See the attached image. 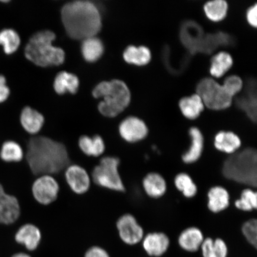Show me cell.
Here are the masks:
<instances>
[{"label": "cell", "mask_w": 257, "mask_h": 257, "mask_svg": "<svg viewBox=\"0 0 257 257\" xmlns=\"http://www.w3.org/2000/svg\"><path fill=\"white\" fill-rule=\"evenodd\" d=\"M21 40L19 34L14 29L3 28L0 30V46L6 55H12L18 51Z\"/></svg>", "instance_id": "27"}, {"label": "cell", "mask_w": 257, "mask_h": 257, "mask_svg": "<svg viewBox=\"0 0 257 257\" xmlns=\"http://www.w3.org/2000/svg\"><path fill=\"white\" fill-rule=\"evenodd\" d=\"M246 19L248 24L256 28L257 26V6L255 5L250 7L246 13Z\"/></svg>", "instance_id": "38"}, {"label": "cell", "mask_w": 257, "mask_h": 257, "mask_svg": "<svg viewBox=\"0 0 257 257\" xmlns=\"http://www.w3.org/2000/svg\"><path fill=\"white\" fill-rule=\"evenodd\" d=\"M96 98H103L99 102L98 110L107 117H114L123 112L131 101V92L126 83L120 80H112L99 83L93 90Z\"/></svg>", "instance_id": "5"}, {"label": "cell", "mask_w": 257, "mask_h": 257, "mask_svg": "<svg viewBox=\"0 0 257 257\" xmlns=\"http://www.w3.org/2000/svg\"><path fill=\"white\" fill-rule=\"evenodd\" d=\"M120 163L119 159L116 157H103L93 170V181L102 188L117 192H124V185L118 172Z\"/></svg>", "instance_id": "6"}, {"label": "cell", "mask_w": 257, "mask_h": 257, "mask_svg": "<svg viewBox=\"0 0 257 257\" xmlns=\"http://www.w3.org/2000/svg\"><path fill=\"white\" fill-rule=\"evenodd\" d=\"M196 90L204 106L211 110H224L229 108L232 103V96L226 91L222 85L213 78L201 79L198 82Z\"/></svg>", "instance_id": "7"}, {"label": "cell", "mask_w": 257, "mask_h": 257, "mask_svg": "<svg viewBox=\"0 0 257 257\" xmlns=\"http://www.w3.org/2000/svg\"><path fill=\"white\" fill-rule=\"evenodd\" d=\"M20 121L22 126L28 133L34 135L41 130L44 118L40 112L30 107H26L21 112Z\"/></svg>", "instance_id": "21"}, {"label": "cell", "mask_w": 257, "mask_h": 257, "mask_svg": "<svg viewBox=\"0 0 257 257\" xmlns=\"http://www.w3.org/2000/svg\"><path fill=\"white\" fill-rule=\"evenodd\" d=\"M26 159L31 172L35 175L57 174L70 164L66 146L44 136L32 138L29 141Z\"/></svg>", "instance_id": "1"}, {"label": "cell", "mask_w": 257, "mask_h": 257, "mask_svg": "<svg viewBox=\"0 0 257 257\" xmlns=\"http://www.w3.org/2000/svg\"><path fill=\"white\" fill-rule=\"evenodd\" d=\"M79 85V80L76 75L66 72H60L54 80V88L59 94L66 92L75 94Z\"/></svg>", "instance_id": "25"}, {"label": "cell", "mask_w": 257, "mask_h": 257, "mask_svg": "<svg viewBox=\"0 0 257 257\" xmlns=\"http://www.w3.org/2000/svg\"><path fill=\"white\" fill-rule=\"evenodd\" d=\"M189 135L191 138V146L187 152L183 154L182 159L186 164H192L201 158L203 153L204 138L201 131L196 127L189 128Z\"/></svg>", "instance_id": "16"}, {"label": "cell", "mask_w": 257, "mask_h": 257, "mask_svg": "<svg viewBox=\"0 0 257 257\" xmlns=\"http://www.w3.org/2000/svg\"><path fill=\"white\" fill-rule=\"evenodd\" d=\"M241 144L240 138L232 132L220 131L214 137L215 148L219 152L229 155L239 151Z\"/></svg>", "instance_id": "18"}, {"label": "cell", "mask_w": 257, "mask_h": 257, "mask_svg": "<svg viewBox=\"0 0 257 257\" xmlns=\"http://www.w3.org/2000/svg\"><path fill=\"white\" fill-rule=\"evenodd\" d=\"M177 189L182 193L186 198H191L197 194L198 189L190 176L185 173L177 175L175 178Z\"/></svg>", "instance_id": "32"}, {"label": "cell", "mask_w": 257, "mask_h": 257, "mask_svg": "<svg viewBox=\"0 0 257 257\" xmlns=\"http://www.w3.org/2000/svg\"><path fill=\"white\" fill-rule=\"evenodd\" d=\"M233 64L232 57L227 52L221 51L216 54L211 61L210 72L214 78H219L229 71Z\"/></svg>", "instance_id": "28"}, {"label": "cell", "mask_w": 257, "mask_h": 257, "mask_svg": "<svg viewBox=\"0 0 257 257\" xmlns=\"http://www.w3.org/2000/svg\"><path fill=\"white\" fill-rule=\"evenodd\" d=\"M223 87L226 91L233 98L242 91L243 88V82L240 77L232 75L225 79L223 83Z\"/></svg>", "instance_id": "35"}, {"label": "cell", "mask_w": 257, "mask_h": 257, "mask_svg": "<svg viewBox=\"0 0 257 257\" xmlns=\"http://www.w3.org/2000/svg\"><path fill=\"white\" fill-rule=\"evenodd\" d=\"M205 14L208 19L213 22L223 20L227 15L228 5L224 0H213L204 5Z\"/></svg>", "instance_id": "31"}, {"label": "cell", "mask_w": 257, "mask_h": 257, "mask_svg": "<svg viewBox=\"0 0 257 257\" xmlns=\"http://www.w3.org/2000/svg\"><path fill=\"white\" fill-rule=\"evenodd\" d=\"M244 237L250 245L256 248L257 246V221L255 218L244 223L242 227Z\"/></svg>", "instance_id": "34"}, {"label": "cell", "mask_w": 257, "mask_h": 257, "mask_svg": "<svg viewBox=\"0 0 257 257\" xmlns=\"http://www.w3.org/2000/svg\"><path fill=\"white\" fill-rule=\"evenodd\" d=\"M200 249L203 257H227L228 255L226 243L220 238L204 239Z\"/></svg>", "instance_id": "29"}, {"label": "cell", "mask_w": 257, "mask_h": 257, "mask_svg": "<svg viewBox=\"0 0 257 257\" xmlns=\"http://www.w3.org/2000/svg\"><path fill=\"white\" fill-rule=\"evenodd\" d=\"M117 229L120 239L128 245H135L143 240L144 229L133 215L126 214L118 218Z\"/></svg>", "instance_id": "9"}, {"label": "cell", "mask_w": 257, "mask_h": 257, "mask_svg": "<svg viewBox=\"0 0 257 257\" xmlns=\"http://www.w3.org/2000/svg\"><path fill=\"white\" fill-rule=\"evenodd\" d=\"M0 2H1L2 3H8L10 2L9 1V0H1V1H0Z\"/></svg>", "instance_id": "40"}, {"label": "cell", "mask_w": 257, "mask_h": 257, "mask_svg": "<svg viewBox=\"0 0 257 257\" xmlns=\"http://www.w3.org/2000/svg\"><path fill=\"white\" fill-rule=\"evenodd\" d=\"M203 233L196 227H190L182 231L178 237L181 248L189 252H195L201 248L204 240Z\"/></svg>", "instance_id": "17"}, {"label": "cell", "mask_w": 257, "mask_h": 257, "mask_svg": "<svg viewBox=\"0 0 257 257\" xmlns=\"http://www.w3.org/2000/svg\"><path fill=\"white\" fill-rule=\"evenodd\" d=\"M143 185L147 195L153 198L163 197L167 191V183L159 173L152 172L147 175L143 179Z\"/></svg>", "instance_id": "20"}, {"label": "cell", "mask_w": 257, "mask_h": 257, "mask_svg": "<svg viewBox=\"0 0 257 257\" xmlns=\"http://www.w3.org/2000/svg\"><path fill=\"white\" fill-rule=\"evenodd\" d=\"M179 105L182 114L189 120L196 119L204 110L203 102L197 94L182 98Z\"/></svg>", "instance_id": "22"}, {"label": "cell", "mask_w": 257, "mask_h": 257, "mask_svg": "<svg viewBox=\"0 0 257 257\" xmlns=\"http://www.w3.org/2000/svg\"><path fill=\"white\" fill-rule=\"evenodd\" d=\"M24 157V152L21 145L15 141H6L0 149V159L6 163H18Z\"/></svg>", "instance_id": "30"}, {"label": "cell", "mask_w": 257, "mask_h": 257, "mask_svg": "<svg viewBox=\"0 0 257 257\" xmlns=\"http://www.w3.org/2000/svg\"><path fill=\"white\" fill-rule=\"evenodd\" d=\"M11 95V89L9 87L7 79L3 74H0V104L4 103Z\"/></svg>", "instance_id": "36"}, {"label": "cell", "mask_w": 257, "mask_h": 257, "mask_svg": "<svg viewBox=\"0 0 257 257\" xmlns=\"http://www.w3.org/2000/svg\"><path fill=\"white\" fill-rule=\"evenodd\" d=\"M222 173L230 181L256 188L257 185V152L253 148H246L231 154L224 161Z\"/></svg>", "instance_id": "3"}, {"label": "cell", "mask_w": 257, "mask_h": 257, "mask_svg": "<svg viewBox=\"0 0 257 257\" xmlns=\"http://www.w3.org/2000/svg\"><path fill=\"white\" fill-rule=\"evenodd\" d=\"M245 92L242 96L237 98L236 104L245 112L249 119L256 121V83L250 80L246 83Z\"/></svg>", "instance_id": "15"}, {"label": "cell", "mask_w": 257, "mask_h": 257, "mask_svg": "<svg viewBox=\"0 0 257 257\" xmlns=\"http://www.w3.org/2000/svg\"><path fill=\"white\" fill-rule=\"evenodd\" d=\"M119 134L124 141L136 143L143 141L149 134V128L145 122L137 117H128L121 122Z\"/></svg>", "instance_id": "10"}, {"label": "cell", "mask_w": 257, "mask_h": 257, "mask_svg": "<svg viewBox=\"0 0 257 257\" xmlns=\"http://www.w3.org/2000/svg\"><path fill=\"white\" fill-rule=\"evenodd\" d=\"M56 35L50 31H42L32 35L25 48V55L30 62L40 67L59 66L65 59L62 48L53 45Z\"/></svg>", "instance_id": "4"}, {"label": "cell", "mask_w": 257, "mask_h": 257, "mask_svg": "<svg viewBox=\"0 0 257 257\" xmlns=\"http://www.w3.org/2000/svg\"><path fill=\"white\" fill-rule=\"evenodd\" d=\"M84 257H110L104 248L100 246H94L86 250Z\"/></svg>", "instance_id": "37"}, {"label": "cell", "mask_w": 257, "mask_h": 257, "mask_svg": "<svg viewBox=\"0 0 257 257\" xmlns=\"http://www.w3.org/2000/svg\"><path fill=\"white\" fill-rule=\"evenodd\" d=\"M104 45L99 38L92 37L83 40L81 51L83 58L88 62H95L104 53Z\"/></svg>", "instance_id": "26"}, {"label": "cell", "mask_w": 257, "mask_h": 257, "mask_svg": "<svg viewBox=\"0 0 257 257\" xmlns=\"http://www.w3.org/2000/svg\"><path fill=\"white\" fill-rule=\"evenodd\" d=\"M62 19L67 34L72 39L83 40L95 37L101 29V15L91 2L67 3L62 9Z\"/></svg>", "instance_id": "2"}, {"label": "cell", "mask_w": 257, "mask_h": 257, "mask_svg": "<svg viewBox=\"0 0 257 257\" xmlns=\"http://www.w3.org/2000/svg\"><path fill=\"white\" fill-rule=\"evenodd\" d=\"M78 145L82 152L88 156H100L103 154L105 150L104 141L99 136L92 137L87 136H82L79 138Z\"/></svg>", "instance_id": "23"}, {"label": "cell", "mask_w": 257, "mask_h": 257, "mask_svg": "<svg viewBox=\"0 0 257 257\" xmlns=\"http://www.w3.org/2000/svg\"><path fill=\"white\" fill-rule=\"evenodd\" d=\"M11 257H32L30 255H29L28 253H24V252H18L15 253L14 255H13Z\"/></svg>", "instance_id": "39"}, {"label": "cell", "mask_w": 257, "mask_h": 257, "mask_svg": "<svg viewBox=\"0 0 257 257\" xmlns=\"http://www.w3.org/2000/svg\"><path fill=\"white\" fill-rule=\"evenodd\" d=\"M42 238L41 231L35 225L28 223L18 230L15 236L16 242L30 251H33L39 246Z\"/></svg>", "instance_id": "14"}, {"label": "cell", "mask_w": 257, "mask_h": 257, "mask_svg": "<svg viewBox=\"0 0 257 257\" xmlns=\"http://www.w3.org/2000/svg\"><path fill=\"white\" fill-rule=\"evenodd\" d=\"M123 59L127 63L143 66L149 63L152 59V54L147 47L131 46L124 50Z\"/></svg>", "instance_id": "24"}, {"label": "cell", "mask_w": 257, "mask_h": 257, "mask_svg": "<svg viewBox=\"0 0 257 257\" xmlns=\"http://www.w3.org/2000/svg\"><path fill=\"white\" fill-rule=\"evenodd\" d=\"M142 241L145 251L151 256H162L168 251L170 246L169 237L162 232L149 233Z\"/></svg>", "instance_id": "13"}, {"label": "cell", "mask_w": 257, "mask_h": 257, "mask_svg": "<svg viewBox=\"0 0 257 257\" xmlns=\"http://www.w3.org/2000/svg\"><path fill=\"white\" fill-rule=\"evenodd\" d=\"M59 191V184L51 175L40 176L35 180L32 186V192L35 200L45 205L55 201Z\"/></svg>", "instance_id": "8"}, {"label": "cell", "mask_w": 257, "mask_h": 257, "mask_svg": "<svg viewBox=\"0 0 257 257\" xmlns=\"http://www.w3.org/2000/svg\"><path fill=\"white\" fill-rule=\"evenodd\" d=\"M65 178L72 191L76 194H84L91 186V178L86 170L77 165L69 166L66 170Z\"/></svg>", "instance_id": "12"}, {"label": "cell", "mask_w": 257, "mask_h": 257, "mask_svg": "<svg viewBox=\"0 0 257 257\" xmlns=\"http://www.w3.org/2000/svg\"><path fill=\"white\" fill-rule=\"evenodd\" d=\"M238 210L251 211L257 207V194L252 189L246 188L241 193L240 197L234 202Z\"/></svg>", "instance_id": "33"}, {"label": "cell", "mask_w": 257, "mask_h": 257, "mask_svg": "<svg viewBox=\"0 0 257 257\" xmlns=\"http://www.w3.org/2000/svg\"><path fill=\"white\" fill-rule=\"evenodd\" d=\"M207 206L214 213L226 210L229 206L230 195L226 189L220 186H214L208 192Z\"/></svg>", "instance_id": "19"}, {"label": "cell", "mask_w": 257, "mask_h": 257, "mask_svg": "<svg viewBox=\"0 0 257 257\" xmlns=\"http://www.w3.org/2000/svg\"><path fill=\"white\" fill-rule=\"evenodd\" d=\"M21 215L18 198L5 191L0 184V224L9 225L16 222Z\"/></svg>", "instance_id": "11"}]
</instances>
